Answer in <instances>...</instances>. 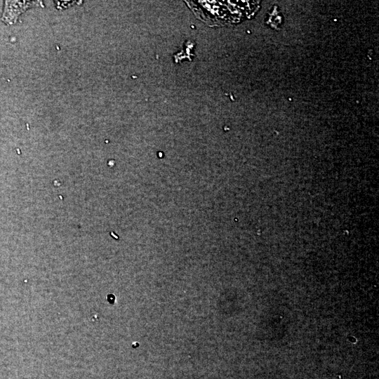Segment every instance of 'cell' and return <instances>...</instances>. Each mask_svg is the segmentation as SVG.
<instances>
[{
  "mask_svg": "<svg viewBox=\"0 0 379 379\" xmlns=\"http://www.w3.org/2000/svg\"><path fill=\"white\" fill-rule=\"evenodd\" d=\"M196 13L201 18L211 23L225 24L236 22L247 17L256 10L257 1H195L190 2Z\"/></svg>",
  "mask_w": 379,
  "mask_h": 379,
  "instance_id": "obj_1",
  "label": "cell"
}]
</instances>
